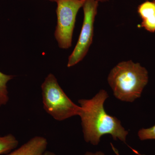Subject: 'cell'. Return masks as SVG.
I'll use <instances>...</instances> for the list:
<instances>
[{
    "label": "cell",
    "mask_w": 155,
    "mask_h": 155,
    "mask_svg": "<svg viewBox=\"0 0 155 155\" xmlns=\"http://www.w3.org/2000/svg\"><path fill=\"white\" fill-rule=\"evenodd\" d=\"M46 1H49V2H56V0H46Z\"/></svg>",
    "instance_id": "15"
},
{
    "label": "cell",
    "mask_w": 155,
    "mask_h": 155,
    "mask_svg": "<svg viewBox=\"0 0 155 155\" xmlns=\"http://www.w3.org/2000/svg\"><path fill=\"white\" fill-rule=\"evenodd\" d=\"M110 144L111 147H112V149L114 150V152L116 154V155H120L119 151H118V150L113 145V144H112V143H111Z\"/></svg>",
    "instance_id": "12"
},
{
    "label": "cell",
    "mask_w": 155,
    "mask_h": 155,
    "mask_svg": "<svg viewBox=\"0 0 155 155\" xmlns=\"http://www.w3.org/2000/svg\"><path fill=\"white\" fill-rule=\"evenodd\" d=\"M108 97L107 91L101 90L91 99L78 101L81 107L79 116L84 140L93 145H97L102 136L106 134L126 143L128 131L122 127L120 120L109 115L104 110V103Z\"/></svg>",
    "instance_id": "1"
},
{
    "label": "cell",
    "mask_w": 155,
    "mask_h": 155,
    "mask_svg": "<svg viewBox=\"0 0 155 155\" xmlns=\"http://www.w3.org/2000/svg\"><path fill=\"white\" fill-rule=\"evenodd\" d=\"M84 155H105L104 153L101 151H97L95 153L91 152H87Z\"/></svg>",
    "instance_id": "11"
},
{
    "label": "cell",
    "mask_w": 155,
    "mask_h": 155,
    "mask_svg": "<svg viewBox=\"0 0 155 155\" xmlns=\"http://www.w3.org/2000/svg\"><path fill=\"white\" fill-rule=\"evenodd\" d=\"M149 81L148 72L139 63L120 62L111 70L108 81L116 97L132 102L141 96Z\"/></svg>",
    "instance_id": "2"
},
{
    "label": "cell",
    "mask_w": 155,
    "mask_h": 155,
    "mask_svg": "<svg viewBox=\"0 0 155 155\" xmlns=\"http://www.w3.org/2000/svg\"><path fill=\"white\" fill-rule=\"evenodd\" d=\"M99 2L95 0H86L82 7L84 19L77 44L68 59L67 66L73 67L86 56L93 42L95 19L97 13Z\"/></svg>",
    "instance_id": "5"
},
{
    "label": "cell",
    "mask_w": 155,
    "mask_h": 155,
    "mask_svg": "<svg viewBox=\"0 0 155 155\" xmlns=\"http://www.w3.org/2000/svg\"><path fill=\"white\" fill-rule=\"evenodd\" d=\"M19 141L12 134L0 136V155L7 154L18 146Z\"/></svg>",
    "instance_id": "9"
},
{
    "label": "cell",
    "mask_w": 155,
    "mask_h": 155,
    "mask_svg": "<svg viewBox=\"0 0 155 155\" xmlns=\"http://www.w3.org/2000/svg\"><path fill=\"white\" fill-rule=\"evenodd\" d=\"M48 144L45 137L35 136L6 155H42L46 151Z\"/></svg>",
    "instance_id": "6"
},
{
    "label": "cell",
    "mask_w": 155,
    "mask_h": 155,
    "mask_svg": "<svg viewBox=\"0 0 155 155\" xmlns=\"http://www.w3.org/2000/svg\"><path fill=\"white\" fill-rule=\"evenodd\" d=\"M14 77V75H7L0 71V108L6 105L9 101L8 84Z\"/></svg>",
    "instance_id": "8"
},
{
    "label": "cell",
    "mask_w": 155,
    "mask_h": 155,
    "mask_svg": "<svg viewBox=\"0 0 155 155\" xmlns=\"http://www.w3.org/2000/svg\"><path fill=\"white\" fill-rule=\"evenodd\" d=\"M97 2H98L100 3H104L106 2H108L109 0H95Z\"/></svg>",
    "instance_id": "14"
},
{
    "label": "cell",
    "mask_w": 155,
    "mask_h": 155,
    "mask_svg": "<svg viewBox=\"0 0 155 155\" xmlns=\"http://www.w3.org/2000/svg\"><path fill=\"white\" fill-rule=\"evenodd\" d=\"M138 136L141 140H155V125L147 128H142L139 130Z\"/></svg>",
    "instance_id": "10"
},
{
    "label": "cell",
    "mask_w": 155,
    "mask_h": 155,
    "mask_svg": "<svg viewBox=\"0 0 155 155\" xmlns=\"http://www.w3.org/2000/svg\"><path fill=\"white\" fill-rule=\"evenodd\" d=\"M137 13L142 19L141 27L149 32H155V3L147 1L137 8Z\"/></svg>",
    "instance_id": "7"
},
{
    "label": "cell",
    "mask_w": 155,
    "mask_h": 155,
    "mask_svg": "<svg viewBox=\"0 0 155 155\" xmlns=\"http://www.w3.org/2000/svg\"><path fill=\"white\" fill-rule=\"evenodd\" d=\"M153 2L155 3V0H153Z\"/></svg>",
    "instance_id": "16"
},
{
    "label": "cell",
    "mask_w": 155,
    "mask_h": 155,
    "mask_svg": "<svg viewBox=\"0 0 155 155\" xmlns=\"http://www.w3.org/2000/svg\"><path fill=\"white\" fill-rule=\"evenodd\" d=\"M41 88L44 108L54 119L62 121L79 116L80 106L75 104L67 96L54 75L48 74L42 84Z\"/></svg>",
    "instance_id": "3"
},
{
    "label": "cell",
    "mask_w": 155,
    "mask_h": 155,
    "mask_svg": "<svg viewBox=\"0 0 155 155\" xmlns=\"http://www.w3.org/2000/svg\"><path fill=\"white\" fill-rule=\"evenodd\" d=\"M42 155H56L55 153L49 151H46Z\"/></svg>",
    "instance_id": "13"
},
{
    "label": "cell",
    "mask_w": 155,
    "mask_h": 155,
    "mask_svg": "<svg viewBox=\"0 0 155 155\" xmlns=\"http://www.w3.org/2000/svg\"><path fill=\"white\" fill-rule=\"evenodd\" d=\"M86 0H56L57 24L54 36L63 49L71 47L78 13Z\"/></svg>",
    "instance_id": "4"
}]
</instances>
